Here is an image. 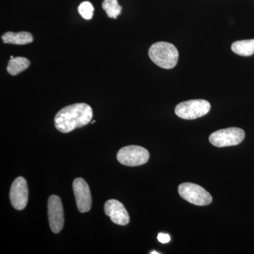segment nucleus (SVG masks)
Instances as JSON below:
<instances>
[{
  "instance_id": "f257e3e1",
  "label": "nucleus",
  "mask_w": 254,
  "mask_h": 254,
  "mask_svg": "<svg viewBox=\"0 0 254 254\" xmlns=\"http://www.w3.org/2000/svg\"><path fill=\"white\" fill-rule=\"evenodd\" d=\"M93 115L91 107L86 103L68 105L57 113L55 127L62 133H68L89 124Z\"/></svg>"
},
{
  "instance_id": "f03ea898",
  "label": "nucleus",
  "mask_w": 254,
  "mask_h": 254,
  "mask_svg": "<svg viewBox=\"0 0 254 254\" xmlns=\"http://www.w3.org/2000/svg\"><path fill=\"white\" fill-rule=\"evenodd\" d=\"M148 55L155 64L165 69L175 67L179 60L176 47L167 42H158L152 45L148 50Z\"/></svg>"
},
{
  "instance_id": "7ed1b4c3",
  "label": "nucleus",
  "mask_w": 254,
  "mask_h": 254,
  "mask_svg": "<svg viewBox=\"0 0 254 254\" xmlns=\"http://www.w3.org/2000/svg\"><path fill=\"white\" fill-rule=\"evenodd\" d=\"M210 104L207 100L198 99L182 102L175 108V114L184 120H192L201 118L209 113Z\"/></svg>"
},
{
  "instance_id": "20e7f679",
  "label": "nucleus",
  "mask_w": 254,
  "mask_h": 254,
  "mask_svg": "<svg viewBox=\"0 0 254 254\" xmlns=\"http://www.w3.org/2000/svg\"><path fill=\"white\" fill-rule=\"evenodd\" d=\"M178 191L182 198L193 205H207L213 200L210 193L195 184L182 183L179 186Z\"/></svg>"
},
{
  "instance_id": "39448f33",
  "label": "nucleus",
  "mask_w": 254,
  "mask_h": 254,
  "mask_svg": "<svg viewBox=\"0 0 254 254\" xmlns=\"http://www.w3.org/2000/svg\"><path fill=\"white\" fill-rule=\"evenodd\" d=\"M245 137V132L243 129L230 127L213 132L209 137V141L215 146L222 148L240 144Z\"/></svg>"
},
{
  "instance_id": "423d86ee",
  "label": "nucleus",
  "mask_w": 254,
  "mask_h": 254,
  "mask_svg": "<svg viewBox=\"0 0 254 254\" xmlns=\"http://www.w3.org/2000/svg\"><path fill=\"white\" fill-rule=\"evenodd\" d=\"M117 158L120 163L126 166H139L148 161L150 153L143 147L128 145L119 150Z\"/></svg>"
},
{
  "instance_id": "0eeeda50",
  "label": "nucleus",
  "mask_w": 254,
  "mask_h": 254,
  "mask_svg": "<svg viewBox=\"0 0 254 254\" xmlns=\"http://www.w3.org/2000/svg\"><path fill=\"white\" fill-rule=\"evenodd\" d=\"M48 210L50 228L54 233H59L63 230L64 223L63 205L59 196L52 195L50 197Z\"/></svg>"
},
{
  "instance_id": "6e6552de",
  "label": "nucleus",
  "mask_w": 254,
  "mask_h": 254,
  "mask_svg": "<svg viewBox=\"0 0 254 254\" xmlns=\"http://www.w3.org/2000/svg\"><path fill=\"white\" fill-rule=\"evenodd\" d=\"M10 200L16 210H21L26 208L28 200L27 182L23 177H17L13 182L10 190Z\"/></svg>"
},
{
  "instance_id": "1a4fd4ad",
  "label": "nucleus",
  "mask_w": 254,
  "mask_h": 254,
  "mask_svg": "<svg viewBox=\"0 0 254 254\" xmlns=\"http://www.w3.org/2000/svg\"><path fill=\"white\" fill-rule=\"evenodd\" d=\"M73 190L79 212L86 213L91 208L92 197L89 186L83 179L76 178L73 182Z\"/></svg>"
},
{
  "instance_id": "9d476101",
  "label": "nucleus",
  "mask_w": 254,
  "mask_h": 254,
  "mask_svg": "<svg viewBox=\"0 0 254 254\" xmlns=\"http://www.w3.org/2000/svg\"><path fill=\"white\" fill-rule=\"evenodd\" d=\"M105 213L117 225H126L129 222V215L123 203L118 200H108L105 203Z\"/></svg>"
},
{
  "instance_id": "9b49d317",
  "label": "nucleus",
  "mask_w": 254,
  "mask_h": 254,
  "mask_svg": "<svg viewBox=\"0 0 254 254\" xmlns=\"http://www.w3.org/2000/svg\"><path fill=\"white\" fill-rule=\"evenodd\" d=\"M1 40L5 44L27 45L33 43V37L28 32L21 31L18 33L6 32L1 36Z\"/></svg>"
},
{
  "instance_id": "f8f14e48",
  "label": "nucleus",
  "mask_w": 254,
  "mask_h": 254,
  "mask_svg": "<svg viewBox=\"0 0 254 254\" xmlns=\"http://www.w3.org/2000/svg\"><path fill=\"white\" fill-rule=\"evenodd\" d=\"M31 64V62L23 57H16L10 59L8 63L6 71L11 76H16L20 73L26 71Z\"/></svg>"
},
{
  "instance_id": "ddd939ff",
  "label": "nucleus",
  "mask_w": 254,
  "mask_h": 254,
  "mask_svg": "<svg viewBox=\"0 0 254 254\" xmlns=\"http://www.w3.org/2000/svg\"><path fill=\"white\" fill-rule=\"evenodd\" d=\"M231 49L235 54L249 57L254 54V39L239 41L232 43Z\"/></svg>"
},
{
  "instance_id": "4468645a",
  "label": "nucleus",
  "mask_w": 254,
  "mask_h": 254,
  "mask_svg": "<svg viewBox=\"0 0 254 254\" xmlns=\"http://www.w3.org/2000/svg\"><path fill=\"white\" fill-rule=\"evenodd\" d=\"M102 7L106 12L108 17L116 19L121 14L123 7L118 4V0H104Z\"/></svg>"
},
{
  "instance_id": "2eb2a0df",
  "label": "nucleus",
  "mask_w": 254,
  "mask_h": 254,
  "mask_svg": "<svg viewBox=\"0 0 254 254\" xmlns=\"http://www.w3.org/2000/svg\"><path fill=\"white\" fill-rule=\"evenodd\" d=\"M78 11L84 19L91 20L93 16L94 7L90 1H83L78 6Z\"/></svg>"
},
{
  "instance_id": "dca6fc26",
  "label": "nucleus",
  "mask_w": 254,
  "mask_h": 254,
  "mask_svg": "<svg viewBox=\"0 0 254 254\" xmlns=\"http://www.w3.org/2000/svg\"><path fill=\"white\" fill-rule=\"evenodd\" d=\"M158 240L160 243L167 244L170 241V236L168 234L159 233Z\"/></svg>"
},
{
  "instance_id": "f3484780",
  "label": "nucleus",
  "mask_w": 254,
  "mask_h": 254,
  "mask_svg": "<svg viewBox=\"0 0 254 254\" xmlns=\"http://www.w3.org/2000/svg\"><path fill=\"white\" fill-rule=\"evenodd\" d=\"M151 254H158V252H155V251H153V252H151V253H150Z\"/></svg>"
}]
</instances>
